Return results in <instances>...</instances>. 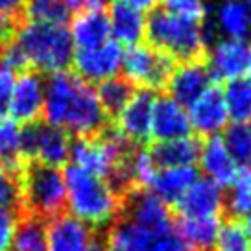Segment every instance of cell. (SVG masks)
Here are the masks:
<instances>
[{"instance_id": "obj_10", "label": "cell", "mask_w": 251, "mask_h": 251, "mask_svg": "<svg viewBox=\"0 0 251 251\" xmlns=\"http://www.w3.org/2000/svg\"><path fill=\"white\" fill-rule=\"evenodd\" d=\"M205 67L211 74V79L226 83L251 74L248 41L218 39L216 43H212L207 52Z\"/></svg>"}, {"instance_id": "obj_45", "label": "cell", "mask_w": 251, "mask_h": 251, "mask_svg": "<svg viewBox=\"0 0 251 251\" xmlns=\"http://www.w3.org/2000/svg\"><path fill=\"white\" fill-rule=\"evenodd\" d=\"M244 2H246V4H248V6L251 8V0H244Z\"/></svg>"}, {"instance_id": "obj_34", "label": "cell", "mask_w": 251, "mask_h": 251, "mask_svg": "<svg viewBox=\"0 0 251 251\" xmlns=\"http://www.w3.org/2000/svg\"><path fill=\"white\" fill-rule=\"evenodd\" d=\"M21 203V179L0 166V211H15Z\"/></svg>"}, {"instance_id": "obj_33", "label": "cell", "mask_w": 251, "mask_h": 251, "mask_svg": "<svg viewBox=\"0 0 251 251\" xmlns=\"http://www.w3.org/2000/svg\"><path fill=\"white\" fill-rule=\"evenodd\" d=\"M222 141L238 166L251 163V131L248 124H231L226 127Z\"/></svg>"}, {"instance_id": "obj_44", "label": "cell", "mask_w": 251, "mask_h": 251, "mask_svg": "<svg viewBox=\"0 0 251 251\" xmlns=\"http://www.w3.org/2000/svg\"><path fill=\"white\" fill-rule=\"evenodd\" d=\"M251 37V35H250ZM248 48H250V59H251V39H250V43H248Z\"/></svg>"}, {"instance_id": "obj_43", "label": "cell", "mask_w": 251, "mask_h": 251, "mask_svg": "<svg viewBox=\"0 0 251 251\" xmlns=\"http://www.w3.org/2000/svg\"><path fill=\"white\" fill-rule=\"evenodd\" d=\"M105 2H109V0H96V4H98L100 8H102V4H105Z\"/></svg>"}, {"instance_id": "obj_18", "label": "cell", "mask_w": 251, "mask_h": 251, "mask_svg": "<svg viewBox=\"0 0 251 251\" xmlns=\"http://www.w3.org/2000/svg\"><path fill=\"white\" fill-rule=\"evenodd\" d=\"M176 207L181 218H220L226 209V190L200 177Z\"/></svg>"}, {"instance_id": "obj_40", "label": "cell", "mask_w": 251, "mask_h": 251, "mask_svg": "<svg viewBox=\"0 0 251 251\" xmlns=\"http://www.w3.org/2000/svg\"><path fill=\"white\" fill-rule=\"evenodd\" d=\"M24 0H0V15L4 17H15L17 13H21Z\"/></svg>"}, {"instance_id": "obj_36", "label": "cell", "mask_w": 251, "mask_h": 251, "mask_svg": "<svg viewBox=\"0 0 251 251\" xmlns=\"http://www.w3.org/2000/svg\"><path fill=\"white\" fill-rule=\"evenodd\" d=\"M163 2H165L163 8L168 9V11H172V13L203 21V17H205L203 0H163Z\"/></svg>"}, {"instance_id": "obj_23", "label": "cell", "mask_w": 251, "mask_h": 251, "mask_svg": "<svg viewBox=\"0 0 251 251\" xmlns=\"http://www.w3.org/2000/svg\"><path fill=\"white\" fill-rule=\"evenodd\" d=\"M200 179V172L196 166H179V168H159L155 177L151 181L148 190L157 196L163 203L170 205L179 203V200L196 181Z\"/></svg>"}, {"instance_id": "obj_46", "label": "cell", "mask_w": 251, "mask_h": 251, "mask_svg": "<svg viewBox=\"0 0 251 251\" xmlns=\"http://www.w3.org/2000/svg\"><path fill=\"white\" fill-rule=\"evenodd\" d=\"M107 251H117V250H113V248H109V246H107Z\"/></svg>"}, {"instance_id": "obj_29", "label": "cell", "mask_w": 251, "mask_h": 251, "mask_svg": "<svg viewBox=\"0 0 251 251\" xmlns=\"http://www.w3.org/2000/svg\"><path fill=\"white\" fill-rule=\"evenodd\" d=\"M9 251H48L47 224L33 216L21 220Z\"/></svg>"}, {"instance_id": "obj_3", "label": "cell", "mask_w": 251, "mask_h": 251, "mask_svg": "<svg viewBox=\"0 0 251 251\" xmlns=\"http://www.w3.org/2000/svg\"><path fill=\"white\" fill-rule=\"evenodd\" d=\"M2 55L11 67H30L33 72L55 74L72 63L74 47L65 24L26 23L19 28Z\"/></svg>"}, {"instance_id": "obj_22", "label": "cell", "mask_w": 251, "mask_h": 251, "mask_svg": "<svg viewBox=\"0 0 251 251\" xmlns=\"http://www.w3.org/2000/svg\"><path fill=\"white\" fill-rule=\"evenodd\" d=\"M74 50H89L100 47L111 39V28L107 11L102 8H91L74 17L69 28Z\"/></svg>"}, {"instance_id": "obj_19", "label": "cell", "mask_w": 251, "mask_h": 251, "mask_svg": "<svg viewBox=\"0 0 251 251\" xmlns=\"http://www.w3.org/2000/svg\"><path fill=\"white\" fill-rule=\"evenodd\" d=\"M192 135L187 107L172 100L168 94L155 96L151 111V137L157 142L174 141Z\"/></svg>"}, {"instance_id": "obj_7", "label": "cell", "mask_w": 251, "mask_h": 251, "mask_svg": "<svg viewBox=\"0 0 251 251\" xmlns=\"http://www.w3.org/2000/svg\"><path fill=\"white\" fill-rule=\"evenodd\" d=\"M174 69L176 65L172 57L151 48L150 45L139 43L124 52L120 71L124 72V79H127L133 87L153 93L166 87Z\"/></svg>"}, {"instance_id": "obj_1", "label": "cell", "mask_w": 251, "mask_h": 251, "mask_svg": "<svg viewBox=\"0 0 251 251\" xmlns=\"http://www.w3.org/2000/svg\"><path fill=\"white\" fill-rule=\"evenodd\" d=\"M45 122L78 139L96 137L107 127V113L96 96V89L78 74L61 71L45 81Z\"/></svg>"}, {"instance_id": "obj_41", "label": "cell", "mask_w": 251, "mask_h": 251, "mask_svg": "<svg viewBox=\"0 0 251 251\" xmlns=\"http://www.w3.org/2000/svg\"><path fill=\"white\" fill-rule=\"evenodd\" d=\"M124 2L142 13H146V11H153L159 6V2H163V0H124Z\"/></svg>"}, {"instance_id": "obj_20", "label": "cell", "mask_w": 251, "mask_h": 251, "mask_svg": "<svg viewBox=\"0 0 251 251\" xmlns=\"http://www.w3.org/2000/svg\"><path fill=\"white\" fill-rule=\"evenodd\" d=\"M222 35V39L246 41L251 35V8L244 0H220L212 13L211 33L214 37Z\"/></svg>"}, {"instance_id": "obj_13", "label": "cell", "mask_w": 251, "mask_h": 251, "mask_svg": "<svg viewBox=\"0 0 251 251\" xmlns=\"http://www.w3.org/2000/svg\"><path fill=\"white\" fill-rule=\"evenodd\" d=\"M155 94L150 91H135L131 100L117 115V131L126 141L133 144H144L151 139V111Z\"/></svg>"}, {"instance_id": "obj_16", "label": "cell", "mask_w": 251, "mask_h": 251, "mask_svg": "<svg viewBox=\"0 0 251 251\" xmlns=\"http://www.w3.org/2000/svg\"><path fill=\"white\" fill-rule=\"evenodd\" d=\"M198 165L203 174V179L218 185L224 190L231 187L238 177V174L242 172L240 166L236 165L235 159L227 151L222 137H211L201 142Z\"/></svg>"}, {"instance_id": "obj_2", "label": "cell", "mask_w": 251, "mask_h": 251, "mask_svg": "<svg viewBox=\"0 0 251 251\" xmlns=\"http://www.w3.org/2000/svg\"><path fill=\"white\" fill-rule=\"evenodd\" d=\"M67 214L74 216L93 231L111 229L122 216V190L109 179L89 174L78 166H69L65 172Z\"/></svg>"}, {"instance_id": "obj_6", "label": "cell", "mask_w": 251, "mask_h": 251, "mask_svg": "<svg viewBox=\"0 0 251 251\" xmlns=\"http://www.w3.org/2000/svg\"><path fill=\"white\" fill-rule=\"evenodd\" d=\"M131 148L133 146L117 129H105L96 137L78 139L72 142L71 161L72 166H78L85 172L115 183L126 155Z\"/></svg>"}, {"instance_id": "obj_42", "label": "cell", "mask_w": 251, "mask_h": 251, "mask_svg": "<svg viewBox=\"0 0 251 251\" xmlns=\"http://www.w3.org/2000/svg\"><path fill=\"white\" fill-rule=\"evenodd\" d=\"M246 227H248V235H250V246H251V220L246 222Z\"/></svg>"}, {"instance_id": "obj_14", "label": "cell", "mask_w": 251, "mask_h": 251, "mask_svg": "<svg viewBox=\"0 0 251 251\" xmlns=\"http://www.w3.org/2000/svg\"><path fill=\"white\" fill-rule=\"evenodd\" d=\"M45 105V79L33 71L17 76L15 87L8 105L9 118L19 124H33V120L43 113Z\"/></svg>"}, {"instance_id": "obj_4", "label": "cell", "mask_w": 251, "mask_h": 251, "mask_svg": "<svg viewBox=\"0 0 251 251\" xmlns=\"http://www.w3.org/2000/svg\"><path fill=\"white\" fill-rule=\"evenodd\" d=\"M144 37L151 48L181 63L198 61L207 45L201 21L177 15L165 8H155L146 15Z\"/></svg>"}, {"instance_id": "obj_39", "label": "cell", "mask_w": 251, "mask_h": 251, "mask_svg": "<svg viewBox=\"0 0 251 251\" xmlns=\"http://www.w3.org/2000/svg\"><path fill=\"white\" fill-rule=\"evenodd\" d=\"M15 35V26H13V21L9 17L0 15V47L8 45L9 41L13 39Z\"/></svg>"}, {"instance_id": "obj_5", "label": "cell", "mask_w": 251, "mask_h": 251, "mask_svg": "<svg viewBox=\"0 0 251 251\" xmlns=\"http://www.w3.org/2000/svg\"><path fill=\"white\" fill-rule=\"evenodd\" d=\"M21 203L37 220H52L63 214L67 187L61 168L30 165L21 177Z\"/></svg>"}, {"instance_id": "obj_24", "label": "cell", "mask_w": 251, "mask_h": 251, "mask_svg": "<svg viewBox=\"0 0 251 251\" xmlns=\"http://www.w3.org/2000/svg\"><path fill=\"white\" fill-rule=\"evenodd\" d=\"M201 142L192 135L174 141L155 142L150 150L157 168H179V166H196Z\"/></svg>"}, {"instance_id": "obj_31", "label": "cell", "mask_w": 251, "mask_h": 251, "mask_svg": "<svg viewBox=\"0 0 251 251\" xmlns=\"http://www.w3.org/2000/svg\"><path fill=\"white\" fill-rule=\"evenodd\" d=\"M212 251H251L246 224L235 218L222 222Z\"/></svg>"}, {"instance_id": "obj_15", "label": "cell", "mask_w": 251, "mask_h": 251, "mask_svg": "<svg viewBox=\"0 0 251 251\" xmlns=\"http://www.w3.org/2000/svg\"><path fill=\"white\" fill-rule=\"evenodd\" d=\"M98 240L96 231L87 227L71 214H59L48 220L47 242L48 251H93Z\"/></svg>"}, {"instance_id": "obj_11", "label": "cell", "mask_w": 251, "mask_h": 251, "mask_svg": "<svg viewBox=\"0 0 251 251\" xmlns=\"http://www.w3.org/2000/svg\"><path fill=\"white\" fill-rule=\"evenodd\" d=\"M122 218L150 231H166L176 226L170 207L150 190H129V196L124 200Z\"/></svg>"}, {"instance_id": "obj_32", "label": "cell", "mask_w": 251, "mask_h": 251, "mask_svg": "<svg viewBox=\"0 0 251 251\" xmlns=\"http://www.w3.org/2000/svg\"><path fill=\"white\" fill-rule=\"evenodd\" d=\"M23 9L28 23L65 24L69 11L63 6V0H24Z\"/></svg>"}, {"instance_id": "obj_47", "label": "cell", "mask_w": 251, "mask_h": 251, "mask_svg": "<svg viewBox=\"0 0 251 251\" xmlns=\"http://www.w3.org/2000/svg\"><path fill=\"white\" fill-rule=\"evenodd\" d=\"M248 127H250V131H251V120H250V122H248Z\"/></svg>"}, {"instance_id": "obj_25", "label": "cell", "mask_w": 251, "mask_h": 251, "mask_svg": "<svg viewBox=\"0 0 251 251\" xmlns=\"http://www.w3.org/2000/svg\"><path fill=\"white\" fill-rule=\"evenodd\" d=\"M220 224V218H181L176 224V231L187 251H212Z\"/></svg>"}, {"instance_id": "obj_48", "label": "cell", "mask_w": 251, "mask_h": 251, "mask_svg": "<svg viewBox=\"0 0 251 251\" xmlns=\"http://www.w3.org/2000/svg\"><path fill=\"white\" fill-rule=\"evenodd\" d=\"M250 165H251V163H250Z\"/></svg>"}, {"instance_id": "obj_17", "label": "cell", "mask_w": 251, "mask_h": 251, "mask_svg": "<svg viewBox=\"0 0 251 251\" xmlns=\"http://www.w3.org/2000/svg\"><path fill=\"white\" fill-rule=\"evenodd\" d=\"M211 87V74L207 71L205 63H201L200 59L198 61L179 63L174 69L172 76L166 83L168 96L177 103H181L183 107L192 105Z\"/></svg>"}, {"instance_id": "obj_28", "label": "cell", "mask_w": 251, "mask_h": 251, "mask_svg": "<svg viewBox=\"0 0 251 251\" xmlns=\"http://www.w3.org/2000/svg\"><path fill=\"white\" fill-rule=\"evenodd\" d=\"M133 94L135 87L120 76L105 79L102 83H98V89H96V96L107 115H118L126 107V103L131 100Z\"/></svg>"}, {"instance_id": "obj_27", "label": "cell", "mask_w": 251, "mask_h": 251, "mask_svg": "<svg viewBox=\"0 0 251 251\" xmlns=\"http://www.w3.org/2000/svg\"><path fill=\"white\" fill-rule=\"evenodd\" d=\"M222 96L229 120L233 124H248L251 120V74L227 81Z\"/></svg>"}, {"instance_id": "obj_9", "label": "cell", "mask_w": 251, "mask_h": 251, "mask_svg": "<svg viewBox=\"0 0 251 251\" xmlns=\"http://www.w3.org/2000/svg\"><path fill=\"white\" fill-rule=\"evenodd\" d=\"M122 55L124 48L113 39L89 50H74V74H78L87 83H102L118 76L122 69Z\"/></svg>"}, {"instance_id": "obj_26", "label": "cell", "mask_w": 251, "mask_h": 251, "mask_svg": "<svg viewBox=\"0 0 251 251\" xmlns=\"http://www.w3.org/2000/svg\"><path fill=\"white\" fill-rule=\"evenodd\" d=\"M24 161V127L13 118L0 117V166L17 174Z\"/></svg>"}, {"instance_id": "obj_12", "label": "cell", "mask_w": 251, "mask_h": 251, "mask_svg": "<svg viewBox=\"0 0 251 251\" xmlns=\"http://www.w3.org/2000/svg\"><path fill=\"white\" fill-rule=\"evenodd\" d=\"M190 129L205 139L220 137L229 126V115L224 103L222 89L211 87L196 102L187 107Z\"/></svg>"}, {"instance_id": "obj_37", "label": "cell", "mask_w": 251, "mask_h": 251, "mask_svg": "<svg viewBox=\"0 0 251 251\" xmlns=\"http://www.w3.org/2000/svg\"><path fill=\"white\" fill-rule=\"evenodd\" d=\"M19 222L15 211H0V251L11 250Z\"/></svg>"}, {"instance_id": "obj_35", "label": "cell", "mask_w": 251, "mask_h": 251, "mask_svg": "<svg viewBox=\"0 0 251 251\" xmlns=\"http://www.w3.org/2000/svg\"><path fill=\"white\" fill-rule=\"evenodd\" d=\"M17 81L15 67H11L2 55H0V117H6L8 105L11 100V93Z\"/></svg>"}, {"instance_id": "obj_38", "label": "cell", "mask_w": 251, "mask_h": 251, "mask_svg": "<svg viewBox=\"0 0 251 251\" xmlns=\"http://www.w3.org/2000/svg\"><path fill=\"white\" fill-rule=\"evenodd\" d=\"M63 6L65 9L69 11V15L71 13H81V11H87V9L91 8H100L98 4H96V0H63Z\"/></svg>"}, {"instance_id": "obj_30", "label": "cell", "mask_w": 251, "mask_h": 251, "mask_svg": "<svg viewBox=\"0 0 251 251\" xmlns=\"http://www.w3.org/2000/svg\"><path fill=\"white\" fill-rule=\"evenodd\" d=\"M226 209H229L235 220H251V170L238 174L235 183L229 187V194H226Z\"/></svg>"}, {"instance_id": "obj_21", "label": "cell", "mask_w": 251, "mask_h": 251, "mask_svg": "<svg viewBox=\"0 0 251 251\" xmlns=\"http://www.w3.org/2000/svg\"><path fill=\"white\" fill-rule=\"evenodd\" d=\"M111 39L120 47H135L144 39L146 33V13H142L124 0H115L107 11Z\"/></svg>"}, {"instance_id": "obj_8", "label": "cell", "mask_w": 251, "mask_h": 251, "mask_svg": "<svg viewBox=\"0 0 251 251\" xmlns=\"http://www.w3.org/2000/svg\"><path fill=\"white\" fill-rule=\"evenodd\" d=\"M71 135L47 122H33L24 127V157L33 165L61 168L71 161Z\"/></svg>"}]
</instances>
